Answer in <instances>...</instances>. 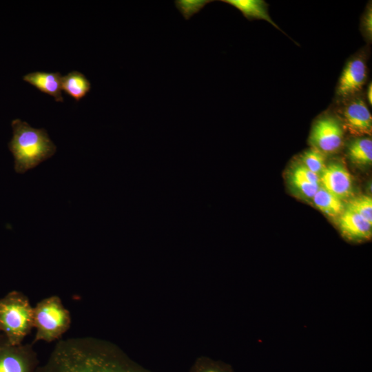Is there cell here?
Returning a JSON list of instances; mask_svg holds the SVG:
<instances>
[{"mask_svg":"<svg viewBox=\"0 0 372 372\" xmlns=\"http://www.w3.org/2000/svg\"><path fill=\"white\" fill-rule=\"evenodd\" d=\"M61 78L60 72L36 71L23 76V79L41 92L53 96L56 101L63 102L61 93Z\"/></svg>","mask_w":372,"mask_h":372,"instance_id":"obj_11","label":"cell"},{"mask_svg":"<svg viewBox=\"0 0 372 372\" xmlns=\"http://www.w3.org/2000/svg\"><path fill=\"white\" fill-rule=\"evenodd\" d=\"M301 160L302 165L319 176L326 167L324 154L313 147L306 151Z\"/></svg>","mask_w":372,"mask_h":372,"instance_id":"obj_17","label":"cell"},{"mask_svg":"<svg viewBox=\"0 0 372 372\" xmlns=\"http://www.w3.org/2000/svg\"><path fill=\"white\" fill-rule=\"evenodd\" d=\"M320 180L322 187L341 200L351 195L352 177L342 163H333L326 166Z\"/></svg>","mask_w":372,"mask_h":372,"instance_id":"obj_7","label":"cell"},{"mask_svg":"<svg viewBox=\"0 0 372 372\" xmlns=\"http://www.w3.org/2000/svg\"><path fill=\"white\" fill-rule=\"evenodd\" d=\"M212 1L209 0H176L174 3L183 17L188 20L202 10L205 6Z\"/></svg>","mask_w":372,"mask_h":372,"instance_id":"obj_20","label":"cell"},{"mask_svg":"<svg viewBox=\"0 0 372 372\" xmlns=\"http://www.w3.org/2000/svg\"><path fill=\"white\" fill-rule=\"evenodd\" d=\"M1 346V345H0Z\"/></svg>","mask_w":372,"mask_h":372,"instance_id":"obj_23","label":"cell"},{"mask_svg":"<svg viewBox=\"0 0 372 372\" xmlns=\"http://www.w3.org/2000/svg\"><path fill=\"white\" fill-rule=\"evenodd\" d=\"M91 83L86 76L77 70H72L61 78V90L75 99L80 101L90 92Z\"/></svg>","mask_w":372,"mask_h":372,"instance_id":"obj_14","label":"cell"},{"mask_svg":"<svg viewBox=\"0 0 372 372\" xmlns=\"http://www.w3.org/2000/svg\"><path fill=\"white\" fill-rule=\"evenodd\" d=\"M344 125L349 132L355 136L371 135L372 116L364 101L355 99L344 110Z\"/></svg>","mask_w":372,"mask_h":372,"instance_id":"obj_8","label":"cell"},{"mask_svg":"<svg viewBox=\"0 0 372 372\" xmlns=\"http://www.w3.org/2000/svg\"><path fill=\"white\" fill-rule=\"evenodd\" d=\"M240 10L245 17L249 20L262 19L270 23L280 30L273 21L267 11V4L262 0H223Z\"/></svg>","mask_w":372,"mask_h":372,"instance_id":"obj_13","label":"cell"},{"mask_svg":"<svg viewBox=\"0 0 372 372\" xmlns=\"http://www.w3.org/2000/svg\"><path fill=\"white\" fill-rule=\"evenodd\" d=\"M290 182L293 189L307 198H312L320 187V176L302 164L292 169Z\"/></svg>","mask_w":372,"mask_h":372,"instance_id":"obj_12","label":"cell"},{"mask_svg":"<svg viewBox=\"0 0 372 372\" xmlns=\"http://www.w3.org/2000/svg\"><path fill=\"white\" fill-rule=\"evenodd\" d=\"M343 129L334 117L328 116L318 120L313 127L310 143L323 154L335 153L343 143Z\"/></svg>","mask_w":372,"mask_h":372,"instance_id":"obj_6","label":"cell"},{"mask_svg":"<svg viewBox=\"0 0 372 372\" xmlns=\"http://www.w3.org/2000/svg\"><path fill=\"white\" fill-rule=\"evenodd\" d=\"M13 136L8 148L14 158V170L23 174L52 156L56 147L45 129L31 127L19 118L12 120Z\"/></svg>","mask_w":372,"mask_h":372,"instance_id":"obj_2","label":"cell"},{"mask_svg":"<svg viewBox=\"0 0 372 372\" xmlns=\"http://www.w3.org/2000/svg\"><path fill=\"white\" fill-rule=\"evenodd\" d=\"M372 224V198L362 196L350 201L347 208Z\"/></svg>","mask_w":372,"mask_h":372,"instance_id":"obj_18","label":"cell"},{"mask_svg":"<svg viewBox=\"0 0 372 372\" xmlns=\"http://www.w3.org/2000/svg\"><path fill=\"white\" fill-rule=\"evenodd\" d=\"M367 98H368L369 102L371 105V103H372V85H371V83H370V85H369V86L368 87Z\"/></svg>","mask_w":372,"mask_h":372,"instance_id":"obj_22","label":"cell"},{"mask_svg":"<svg viewBox=\"0 0 372 372\" xmlns=\"http://www.w3.org/2000/svg\"><path fill=\"white\" fill-rule=\"evenodd\" d=\"M348 156L352 163L358 165H369L372 163V141L370 138H359L349 145Z\"/></svg>","mask_w":372,"mask_h":372,"instance_id":"obj_16","label":"cell"},{"mask_svg":"<svg viewBox=\"0 0 372 372\" xmlns=\"http://www.w3.org/2000/svg\"><path fill=\"white\" fill-rule=\"evenodd\" d=\"M372 12L370 7L364 17V28L367 35L371 37L372 35Z\"/></svg>","mask_w":372,"mask_h":372,"instance_id":"obj_21","label":"cell"},{"mask_svg":"<svg viewBox=\"0 0 372 372\" xmlns=\"http://www.w3.org/2000/svg\"><path fill=\"white\" fill-rule=\"evenodd\" d=\"M33 327L37 332L34 342H47L59 340L69 329L71 324L70 311L57 296L45 298L33 307Z\"/></svg>","mask_w":372,"mask_h":372,"instance_id":"obj_4","label":"cell"},{"mask_svg":"<svg viewBox=\"0 0 372 372\" xmlns=\"http://www.w3.org/2000/svg\"><path fill=\"white\" fill-rule=\"evenodd\" d=\"M338 223L342 234L350 241H365L371 237L372 224L348 209L340 214Z\"/></svg>","mask_w":372,"mask_h":372,"instance_id":"obj_10","label":"cell"},{"mask_svg":"<svg viewBox=\"0 0 372 372\" xmlns=\"http://www.w3.org/2000/svg\"><path fill=\"white\" fill-rule=\"evenodd\" d=\"M312 199L315 206L329 216H340L344 211L342 200L322 187H319Z\"/></svg>","mask_w":372,"mask_h":372,"instance_id":"obj_15","label":"cell"},{"mask_svg":"<svg viewBox=\"0 0 372 372\" xmlns=\"http://www.w3.org/2000/svg\"><path fill=\"white\" fill-rule=\"evenodd\" d=\"M190 372H234L228 365L212 360L208 358H200L192 366Z\"/></svg>","mask_w":372,"mask_h":372,"instance_id":"obj_19","label":"cell"},{"mask_svg":"<svg viewBox=\"0 0 372 372\" xmlns=\"http://www.w3.org/2000/svg\"><path fill=\"white\" fill-rule=\"evenodd\" d=\"M33 307L26 296L12 291L0 298V331L5 333L7 343L22 344L33 327Z\"/></svg>","mask_w":372,"mask_h":372,"instance_id":"obj_3","label":"cell"},{"mask_svg":"<svg viewBox=\"0 0 372 372\" xmlns=\"http://www.w3.org/2000/svg\"><path fill=\"white\" fill-rule=\"evenodd\" d=\"M36 372H151L114 344L92 337L59 340Z\"/></svg>","mask_w":372,"mask_h":372,"instance_id":"obj_1","label":"cell"},{"mask_svg":"<svg viewBox=\"0 0 372 372\" xmlns=\"http://www.w3.org/2000/svg\"><path fill=\"white\" fill-rule=\"evenodd\" d=\"M366 65L362 59L356 58L348 62L339 80L337 94L347 97L359 92L366 79Z\"/></svg>","mask_w":372,"mask_h":372,"instance_id":"obj_9","label":"cell"},{"mask_svg":"<svg viewBox=\"0 0 372 372\" xmlns=\"http://www.w3.org/2000/svg\"><path fill=\"white\" fill-rule=\"evenodd\" d=\"M37 352L30 344L0 346V372H36L39 366Z\"/></svg>","mask_w":372,"mask_h":372,"instance_id":"obj_5","label":"cell"}]
</instances>
